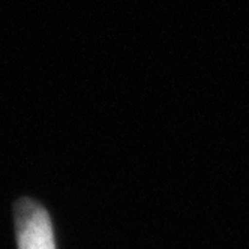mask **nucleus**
<instances>
[{"label":"nucleus","mask_w":249,"mask_h":249,"mask_svg":"<svg viewBox=\"0 0 249 249\" xmlns=\"http://www.w3.org/2000/svg\"><path fill=\"white\" fill-rule=\"evenodd\" d=\"M15 228L18 249H56L47 210L29 198L15 204Z\"/></svg>","instance_id":"f257e3e1"}]
</instances>
